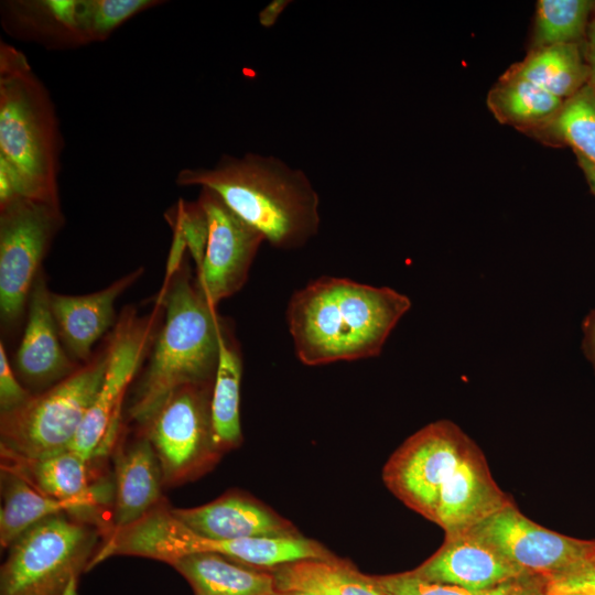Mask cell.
<instances>
[{
  "mask_svg": "<svg viewBox=\"0 0 595 595\" xmlns=\"http://www.w3.org/2000/svg\"><path fill=\"white\" fill-rule=\"evenodd\" d=\"M382 479L400 501L445 536L467 531L511 501L477 444L447 420L408 437L385 464Z\"/></svg>",
  "mask_w": 595,
  "mask_h": 595,
  "instance_id": "1",
  "label": "cell"
},
{
  "mask_svg": "<svg viewBox=\"0 0 595 595\" xmlns=\"http://www.w3.org/2000/svg\"><path fill=\"white\" fill-rule=\"evenodd\" d=\"M410 307L391 288L321 277L292 294L286 322L299 360L320 366L378 356Z\"/></svg>",
  "mask_w": 595,
  "mask_h": 595,
  "instance_id": "2",
  "label": "cell"
},
{
  "mask_svg": "<svg viewBox=\"0 0 595 595\" xmlns=\"http://www.w3.org/2000/svg\"><path fill=\"white\" fill-rule=\"evenodd\" d=\"M175 182L214 191L275 248H300L318 231L317 192L302 170L277 156L224 154L213 167L181 170Z\"/></svg>",
  "mask_w": 595,
  "mask_h": 595,
  "instance_id": "3",
  "label": "cell"
},
{
  "mask_svg": "<svg viewBox=\"0 0 595 595\" xmlns=\"http://www.w3.org/2000/svg\"><path fill=\"white\" fill-rule=\"evenodd\" d=\"M154 304L164 310V322L154 336L147 369L129 408L130 418L140 428L177 389L214 383L220 337L226 329L217 309L192 279L186 262Z\"/></svg>",
  "mask_w": 595,
  "mask_h": 595,
  "instance_id": "4",
  "label": "cell"
},
{
  "mask_svg": "<svg viewBox=\"0 0 595 595\" xmlns=\"http://www.w3.org/2000/svg\"><path fill=\"white\" fill-rule=\"evenodd\" d=\"M58 120L26 56L0 42V156L17 172L23 196L60 205Z\"/></svg>",
  "mask_w": 595,
  "mask_h": 595,
  "instance_id": "5",
  "label": "cell"
},
{
  "mask_svg": "<svg viewBox=\"0 0 595 595\" xmlns=\"http://www.w3.org/2000/svg\"><path fill=\"white\" fill-rule=\"evenodd\" d=\"M193 553L218 554L264 570L304 559H335L324 545L303 536L235 540L201 537L178 522L163 500L131 526L109 530L90 570L115 555L141 556L167 564Z\"/></svg>",
  "mask_w": 595,
  "mask_h": 595,
  "instance_id": "6",
  "label": "cell"
},
{
  "mask_svg": "<svg viewBox=\"0 0 595 595\" xmlns=\"http://www.w3.org/2000/svg\"><path fill=\"white\" fill-rule=\"evenodd\" d=\"M106 530L61 513L34 524L8 548L0 570V595H77L82 574Z\"/></svg>",
  "mask_w": 595,
  "mask_h": 595,
  "instance_id": "7",
  "label": "cell"
},
{
  "mask_svg": "<svg viewBox=\"0 0 595 595\" xmlns=\"http://www.w3.org/2000/svg\"><path fill=\"white\" fill-rule=\"evenodd\" d=\"M107 347L73 374L0 413L1 456L37 459L69 450L101 386Z\"/></svg>",
  "mask_w": 595,
  "mask_h": 595,
  "instance_id": "8",
  "label": "cell"
},
{
  "mask_svg": "<svg viewBox=\"0 0 595 595\" xmlns=\"http://www.w3.org/2000/svg\"><path fill=\"white\" fill-rule=\"evenodd\" d=\"M64 224L61 206L26 197L0 205V316L15 325L28 310L50 245Z\"/></svg>",
  "mask_w": 595,
  "mask_h": 595,
  "instance_id": "9",
  "label": "cell"
},
{
  "mask_svg": "<svg viewBox=\"0 0 595 595\" xmlns=\"http://www.w3.org/2000/svg\"><path fill=\"white\" fill-rule=\"evenodd\" d=\"M212 389L213 385L177 389L140 428L154 448L166 487L194 480L223 455L214 437Z\"/></svg>",
  "mask_w": 595,
  "mask_h": 595,
  "instance_id": "10",
  "label": "cell"
},
{
  "mask_svg": "<svg viewBox=\"0 0 595 595\" xmlns=\"http://www.w3.org/2000/svg\"><path fill=\"white\" fill-rule=\"evenodd\" d=\"M162 306L147 316L127 307L107 346L108 360L101 386L69 447L85 459L105 455L118 434L126 390L153 343Z\"/></svg>",
  "mask_w": 595,
  "mask_h": 595,
  "instance_id": "11",
  "label": "cell"
},
{
  "mask_svg": "<svg viewBox=\"0 0 595 595\" xmlns=\"http://www.w3.org/2000/svg\"><path fill=\"white\" fill-rule=\"evenodd\" d=\"M468 531L545 583L595 565V540H582L549 530L526 517L512 501Z\"/></svg>",
  "mask_w": 595,
  "mask_h": 595,
  "instance_id": "12",
  "label": "cell"
},
{
  "mask_svg": "<svg viewBox=\"0 0 595 595\" xmlns=\"http://www.w3.org/2000/svg\"><path fill=\"white\" fill-rule=\"evenodd\" d=\"M208 221V239L196 283L215 309L246 283L263 235L235 214L212 190L202 187L196 201Z\"/></svg>",
  "mask_w": 595,
  "mask_h": 595,
  "instance_id": "13",
  "label": "cell"
},
{
  "mask_svg": "<svg viewBox=\"0 0 595 595\" xmlns=\"http://www.w3.org/2000/svg\"><path fill=\"white\" fill-rule=\"evenodd\" d=\"M411 572L428 581L472 591L534 577L468 530L445 536L442 547Z\"/></svg>",
  "mask_w": 595,
  "mask_h": 595,
  "instance_id": "14",
  "label": "cell"
},
{
  "mask_svg": "<svg viewBox=\"0 0 595 595\" xmlns=\"http://www.w3.org/2000/svg\"><path fill=\"white\" fill-rule=\"evenodd\" d=\"M172 516L192 532L209 539L292 538L301 536L286 519L241 491H228L193 508L170 507Z\"/></svg>",
  "mask_w": 595,
  "mask_h": 595,
  "instance_id": "15",
  "label": "cell"
},
{
  "mask_svg": "<svg viewBox=\"0 0 595 595\" xmlns=\"http://www.w3.org/2000/svg\"><path fill=\"white\" fill-rule=\"evenodd\" d=\"M50 296L41 271L29 298L26 325L15 356L18 372L34 388L52 387L77 369L62 347Z\"/></svg>",
  "mask_w": 595,
  "mask_h": 595,
  "instance_id": "16",
  "label": "cell"
},
{
  "mask_svg": "<svg viewBox=\"0 0 595 595\" xmlns=\"http://www.w3.org/2000/svg\"><path fill=\"white\" fill-rule=\"evenodd\" d=\"M113 469L109 530L131 526L164 500L160 462L142 432L128 445L116 448Z\"/></svg>",
  "mask_w": 595,
  "mask_h": 595,
  "instance_id": "17",
  "label": "cell"
},
{
  "mask_svg": "<svg viewBox=\"0 0 595 595\" xmlns=\"http://www.w3.org/2000/svg\"><path fill=\"white\" fill-rule=\"evenodd\" d=\"M144 272L138 268L106 289L84 294L52 293L50 306L60 336L69 353L84 363L91 358L95 343L108 331L115 318V302Z\"/></svg>",
  "mask_w": 595,
  "mask_h": 595,
  "instance_id": "18",
  "label": "cell"
},
{
  "mask_svg": "<svg viewBox=\"0 0 595 595\" xmlns=\"http://www.w3.org/2000/svg\"><path fill=\"white\" fill-rule=\"evenodd\" d=\"M2 25L9 34L47 48L86 45L79 22L78 0H19L1 4Z\"/></svg>",
  "mask_w": 595,
  "mask_h": 595,
  "instance_id": "19",
  "label": "cell"
},
{
  "mask_svg": "<svg viewBox=\"0 0 595 595\" xmlns=\"http://www.w3.org/2000/svg\"><path fill=\"white\" fill-rule=\"evenodd\" d=\"M195 595H282L271 570L249 566L213 553H193L167 563Z\"/></svg>",
  "mask_w": 595,
  "mask_h": 595,
  "instance_id": "20",
  "label": "cell"
},
{
  "mask_svg": "<svg viewBox=\"0 0 595 595\" xmlns=\"http://www.w3.org/2000/svg\"><path fill=\"white\" fill-rule=\"evenodd\" d=\"M0 544L9 545L23 532L40 521L61 513H68L88 521L80 508L61 501L37 490L12 467L1 464Z\"/></svg>",
  "mask_w": 595,
  "mask_h": 595,
  "instance_id": "21",
  "label": "cell"
},
{
  "mask_svg": "<svg viewBox=\"0 0 595 595\" xmlns=\"http://www.w3.org/2000/svg\"><path fill=\"white\" fill-rule=\"evenodd\" d=\"M280 592L315 595H387L370 576L337 558L304 559L271 569Z\"/></svg>",
  "mask_w": 595,
  "mask_h": 595,
  "instance_id": "22",
  "label": "cell"
},
{
  "mask_svg": "<svg viewBox=\"0 0 595 595\" xmlns=\"http://www.w3.org/2000/svg\"><path fill=\"white\" fill-rule=\"evenodd\" d=\"M508 73L565 100L588 82L589 68L582 43L553 44L533 48Z\"/></svg>",
  "mask_w": 595,
  "mask_h": 595,
  "instance_id": "23",
  "label": "cell"
},
{
  "mask_svg": "<svg viewBox=\"0 0 595 595\" xmlns=\"http://www.w3.org/2000/svg\"><path fill=\"white\" fill-rule=\"evenodd\" d=\"M241 375V356L226 328L220 337L210 400L214 437L223 454L236 448L242 442L239 415Z\"/></svg>",
  "mask_w": 595,
  "mask_h": 595,
  "instance_id": "24",
  "label": "cell"
},
{
  "mask_svg": "<svg viewBox=\"0 0 595 595\" xmlns=\"http://www.w3.org/2000/svg\"><path fill=\"white\" fill-rule=\"evenodd\" d=\"M563 101L508 72L487 97V105L494 116L500 122L518 128L547 127L561 109Z\"/></svg>",
  "mask_w": 595,
  "mask_h": 595,
  "instance_id": "25",
  "label": "cell"
},
{
  "mask_svg": "<svg viewBox=\"0 0 595 595\" xmlns=\"http://www.w3.org/2000/svg\"><path fill=\"white\" fill-rule=\"evenodd\" d=\"M595 2L589 0H539L532 42L536 47L584 43Z\"/></svg>",
  "mask_w": 595,
  "mask_h": 595,
  "instance_id": "26",
  "label": "cell"
},
{
  "mask_svg": "<svg viewBox=\"0 0 595 595\" xmlns=\"http://www.w3.org/2000/svg\"><path fill=\"white\" fill-rule=\"evenodd\" d=\"M547 128L595 165V94L588 84L563 101Z\"/></svg>",
  "mask_w": 595,
  "mask_h": 595,
  "instance_id": "27",
  "label": "cell"
},
{
  "mask_svg": "<svg viewBox=\"0 0 595 595\" xmlns=\"http://www.w3.org/2000/svg\"><path fill=\"white\" fill-rule=\"evenodd\" d=\"M162 3L156 0H78L80 28L86 45L107 40L133 15Z\"/></svg>",
  "mask_w": 595,
  "mask_h": 595,
  "instance_id": "28",
  "label": "cell"
},
{
  "mask_svg": "<svg viewBox=\"0 0 595 595\" xmlns=\"http://www.w3.org/2000/svg\"><path fill=\"white\" fill-rule=\"evenodd\" d=\"M370 578L387 595H534L531 587L523 583L532 577L484 591H472L456 585L428 581L412 572L370 576Z\"/></svg>",
  "mask_w": 595,
  "mask_h": 595,
  "instance_id": "29",
  "label": "cell"
},
{
  "mask_svg": "<svg viewBox=\"0 0 595 595\" xmlns=\"http://www.w3.org/2000/svg\"><path fill=\"white\" fill-rule=\"evenodd\" d=\"M173 223L181 229L197 270L203 262L208 239V221L204 210L197 202L185 205L181 201Z\"/></svg>",
  "mask_w": 595,
  "mask_h": 595,
  "instance_id": "30",
  "label": "cell"
},
{
  "mask_svg": "<svg viewBox=\"0 0 595 595\" xmlns=\"http://www.w3.org/2000/svg\"><path fill=\"white\" fill-rule=\"evenodd\" d=\"M28 389H25L15 377L8 356L3 342H0V413L10 412L23 405L32 398Z\"/></svg>",
  "mask_w": 595,
  "mask_h": 595,
  "instance_id": "31",
  "label": "cell"
},
{
  "mask_svg": "<svg viewBox=\"0 0 595 595\" xmlns=\"http://www.w3.org/2000/svg\"><path fill=\"white\" fill-rule=\"evenodd\" d=\"M584 52L589 68L587 84L591 86L595 94V11L588 24L586 39L584 42Z\"/></svg>",
  "mask_w": 595,
  "mask_h": 595,
  "instance_id": "32",
  "label": "cell"
},
{
  "mask_svg": "<svg viewBox=\"0 0 595 595\" xmlns=\"http://www.w3.org/2000/svg\"><path fill=\"white\" fill-rule=\"evenodd\" d=\"M583 332V349L595 369V309L585 317Z\"/></svg>",
  "mask_w": 595,
  "mask_h": 595,
  "instance_id": "33",
  "label": "cell"
},
{
  "mask_svg": "<svg viewBox=\"0 0 595 595\" xmlns=\"http://www.w3.org/2000/svg\"><path fill=\"white\" fill-rule=\"evenodd\" d=\"M291 3L289 0H273L259 12V22L264 28L273 26L283 10Z\"/></svg>",
  "mask_w": 595,
  "mask_h": 595,
  "instance_id": "34",
  "label": "cell"
},
{
  "mask_svg": "<svg viewBox=\"0 0 595 595\" xmlns=\"http://www.w3.org/2000/svg\"><path fill=\"white\" fill-rule=\"evenodd\" d=\"M576 156L578 164L587 178L591 190L595 194V165L578 154H576Z\"/></svg>",
  "mask_w": 595,
  "mask_h": 595,
  "instance_id": "35",
  "label": "cell"
},
{
  "mask_svg": "<svg viewBox=\"0 0 595 595\" xmlns=\"http://www.w3.org/2000/svg\"><path fill=\"white\" fill-rule=\"evenodd\" d=\"M282 595H315V594L301 592V591H288V592H282Z\"/></svg>",
  "mask_w": 595,
  "mask_h": 595,
  "instance_id": "36",
  "label": "cell"
},
{
  "mask_svg": "<svg viewBox=\"0 0 595 595\" xmlns=\"http://www.w3.org/2000/svg\"><path fill=\"white\" fill-rule=\"evenodd\" d=\"M558 595H595V593H569V594H558Z\"/></svg>",
  "mask_w": 595,
  "mask_h": 595,
  "instance_id": "37",
  "label": "cell"
}]
</instances>
